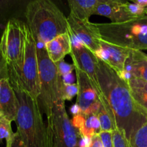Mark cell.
<instances>
[{"label": "cell", "instance_id": "6da1fadb", "mask_svg": "<svg viewBox=\"0 0 147 147\" xmlns=\"http://www.w3.org/2000/svg\"><path fill=\"white\" fill-rule=\"evenodd\" d=\"M97 75L106 109L116 129L123 131L129 141L147 122V113L134 101L127 82L99 58Z\"/></svg>", "mask_w": 147, "mask_h": 147}, {"label": "cell", "instance_id": "7a4b0ae2", "mask_svg": "<svg viewBox=\"0 0 147 147\" xmlns=\"http://www.w3.org/2000/svg\"><path fill=\"white\" fill-rule=\"evenodd\" d=\"M18 100L16 118L17 134L24 147H50L47 126L43 121L38 100L34 99L24 89L21 80L9 79Z\"/></svg>", "mask_w": 147, "mask_h": 147}, {"label": "cell", "instance_id": "3957f363", "mask_svg": "<svg viewBox=\"0 0 147 147\" xmlns=\"http://www.w3.org/2000/svg\"><path fill=\"white\" fill-rule=\"evenodd\" d=\"M24 19L36 42L46 45L68 32L67 17L52 0L31 1L26 8Z\"/></svg>", "mask_w": 147, "mask_h": 147}, {"label": "cell", "instance_id": "277c9868", "mask_svg": "<svg viewBox=\"0 0 147 147\" xmlns=\"http://www.w3.org/2000/svg\"><path fill=\"white\" fill-rule=\"evenodd\" d=\"M96 25L106 41L132 50H147L146 14L126 22L96 23Z\"/></svg>", "mask_w": 147, "mask_h": 147}, {"label": "cell", "instance_id": "5b68a950", "mask_svg": "<svg viewBox=\"0 0 147 147\" xmlns=\"http://www.w3.org/2000/svg\"><path fill=\"white\" fill-rule=\"evenodd\" d=\"M37 43L40 93L38 102L42 112L49 116L54 105L60 99L59 74L57 65L50 59L45 45Z\"/></svg>", "mask_w": 147, "mask_h": 147}, {"label": "cell", "instance_id": "8992f818", "mask_svg": "<svg viewBox=\"0 0 147 147\" xmlns=\"http://www.w3.org/2000/svg\"><path fill=\"white\" fill-rule=\"evenodd\" d=\"M26 23L18 19L7 22L0 39L1 53L8 64L9 78L22 80Z\"/></svg>", "mask_w": 147, "mask_h": 147}, {"label": "cell", "instance_id": "52a82bcc", "mask_svg": "<svg viewBox=\"0 0 147 147\" xmlns=\"http://www.w3.org/2000/svg\"><path fill=\"white\" fill-rule=\"evenodd\" d=\"M47 133L50 147H80L81 136L67 115L65 100L60 99L47 117Z\"/></svg>", "mask_w": 147, "mask_h": 147}, {"label": "cell", "instance_id": "ba28073f", "mask_svg": "<svg viewBox=\"0 0 147 147\" xmlns=\"http://www.w3.org/2000/svg\"><path fill=\"white\" fill-rule=\"evenodd\" d=\"M22 80L24 89L34 99L38 100L40 93V76L37 55V43L26 23L25 42Z\"/></svg>", "mask_w": 147, "mask_h": 147}, {"label": "cell", "instance_id": "9c48e42d", "mask_svg": "<svg viewBox=\"0 0 147 147\" xmlns=\"http://www.w3.org/2000/svg\"><path fill=\"white\" fill-rule=\"evenodd\" d=\"M67 20L72 44L81 43L96 54L100 50L102 40L96 23L90 22L89 20L78 18L71 13L69 14Z\"/></svg>", "mask_w": 147, "mask_h": 147}, {"label": "cell", "instance_id": "30bf717a", "mask_svg": "<svg viewBox=\"0 0 147 147\" xmlns=\"http://www.w3.org/2000/svg\"><path fill=\"white\" fill-rule=\"evenodd\" d=\"M70 55L75 67L87 75L100 98V102L106 109V101L100 90L98 78V57L93 52L90 51L81 43L72 44V49Z\"/></svg>", "mask_w": 147, "mask_h": 147}, {"label": "cell", "instance_id": "8fae6325", "mask_svg": "<svg viewBox=\"0 0 147 147\" xmlns=\"http://www.w3.org/2000/svg\"><path fill=\"white\" fill-rule=\"evenodd\" d=\"M78 92L76 103L83 115H96L102 106L100 98L87 75L75 67Z\"/></svg>", "mask_w": 147, "mask_h": 147}, {"label": "cell", "instance_id": "7c38bea8", "mask_svg": "<svg viewBox=\"0 0 147 147\" xmlns=\"http://www.w3.org/2000/svg\"><path fill=\"white\" fill-rule=\"evenodd\" d=\"M100 45V50L95 54L96 57L110 66L119 76H121L125 71L126 62L131 49L109 42L103 39Z\"/></svg>", "mask_w": 147, "mask_h": 147}, {"label": "cell", "instance_id": "4fadbf2b", "mask_svg": "<svg viewBox=\"0 0 147 147\" xmlns=\"http://www.w3.org/2000/svg\"><path fill=\"white\" fill-rule=\"evenodd\" d=\"M126 1V0H117L101 3L96 7L93 14L107 17L112 23H122L136 20L128 11Z\"/></svg>", "mask_w": 147, "mask_h": 147}, {"label": "cell", "instance_id": "5bb4252c", "mask_svg": "<svg viewBox=\"0 0 147 147\" xmlns=\"http://www.w3.org/2000/svg\"><path fill=\"white\" fill-rule=\"evenodd\" d=\"M121 77L125 80L134 77L147 81V54L131 49L126 62L125 71Z\"/></svg>", "mask_w": 147, "mask_h": 147}, {"label": "cell", "instance_id": "9a60e30c", "mask_svg": "<svg viewBox=\"0 0 147 147\" xmlns=\"http://www.w3.org/2000/svg\"><path fill=\"white\" fill-rule=\"evenodd\" d=\"M18 111V100L9 80L1 82L0 90V112L3 117L10 121H15Z\"/></svg>", "mask_w": 147, "mask_h": 147}, {"label": "cell", "instance_id": "2e32d148", "mask_svg": "<svg viewBox=\"0 0 147 147\" xmlns=\"http://www.w3.org/2000/svg\"><path fill=\"white\" fill-rule=\"evenodd\" d=\"M27 5L25 0H0V39L9 20L24 18Z\"/></svg>", "mask_w": 147, "mask_h": 147}, {"label": "cell", "instance_id": "e0dca14e", "mask_svg": "<svg viewBox=\"0 0 147 147\" xmlns=\"http://www.w3.org/2000/svg\"><path fill=\"white\" fill-rule=\"evenodd\" d=\"M71 121L81 136L92 138L101 132L100 121L96 115L86 116L79 113L73 116Z\"/></svg>", "mask_w": 147, "mask_h": 147}, {"label": "cell", "instance_id": "ac0fdd59", "mask_svg": "<svg viewBox=\"0 0 147 147\" xmlns=\"http://www.w3.org/2000/svg\"><path fill=\"white\" fill-rule=\"evenodd\" d=\"M50 59L53 63L63 60L67 54H70L72 49L70 37L68 32L57 36L45 45Z\"/></svg>", "mask_w": 147, "mask_h": 147}, {"label": "cell", "instance_id": "d6986e66", "mask_svg": "<svg viewBox=\"0 0 147 147\" xmlns=\"http://www.w3.org/2000/svg\"><path fill=\"white\" fill-rule=\"evenodd\" d=\"M70 12L82 20H89L98 5L103 2L117 0H67Z\"/></svg>", "mask_w": 147, "mask_h": 147}, {"label": "cell", "instance_id": "ffe728a7", "mask_svg": "<svg viewBox=\"0 0 147 147\" xmlns=\"http://www.w3.org/2000/svg\"><path fill=\"white\" fill-rule=\"evenodd\" d=\"M136 104L147 113V81L131 77L126 80Z\"/></svg>", "mask_w": 147, "mask_h": 147}, {"label": "cell", "instance_id": "44dd1931", "mask_svg": "<svg viewBox=\"0 0 147 147\" xmlns=\"http://www.w3.org/2000/svg\"><path fill=\"white\" fill-rule=\"evenodd\" d=\"M11 121L3 116L0 119V143L5 139L6 147H11L16 136V133L11 129Z\"/></svg>", "mask_w": 147, "mask_h": 147}, {"label": "cell", "instance_id": "7402d4cb", "mask_svg": "<svg viewBox=\"0 0 147 147\" xmlns=\"http://www.w3.org/2000/svg\"><path fill=\"white\" fill-rule=\"evenodd\" d=\"M129 147H147V122L130 139Z\"/></svg>", "mask_w": 147, "mask_h": 147}, {"label": "cell", "instance_id": "603a6c76", "mask_svg": "<svg viewBox=\"0 0 147 147\" xmlns=\"http://www.w3.org/2000/svg\"><path fill=\"white\" fill-rule=\"evenodd\" d=\"M100 123L101 131H113L116 129L111 118L104 106L102 105L100 111L97 114Z\"/></svg>", "mask_w": 147, "mask_h": 147}, {"label": "cell", "instance_id": "cb8c5ba5", "mask_svg": "<svg viewBox=\"0 0 147 147\" xmlns=\"http://www.w3.org/2000/svg\"><path fill=\"white\" fill-rule=\"evenodd\" d=\"M112 136L114 147H129V142L123 131L114 129L112 131Z\"/></svg>", "mask_w": 147, "mask_h": 147}, {"label": "cell", "instance_id": "d4e9b609", "mask_svg": "<svg viewBox=\"0 0 147 147\" xmlns=\"http://www.w3.org/2000/svg\"><path fill=\"white\" fill-rule=\"evenodd\" d=\"M126 4L128 11L133 18L137 19L145 15L146 7H143L140 4H135V3H130L129 1H126Z\"/></svg>", "mask_w": 147, "mask_h": 147}, {"label": "cell", "instance_id": "484cf974", "mask_svg": "<svg viewBox=\"0 0 147 147\" xmlns=\"http://www.w3.org/2000/svg\"><path fill=\"white\" fill-rule=\"evenodd\" d=\"M4 80H9L8 64L1 53L0 47V81Z\"/></svg>", "mask_w": 147, "mask_h": 147}, {"label": "cell", "instance_id": "4316f807", "mask_svg": "<svg viewBox=\"0 0 147 147\" xmlns=\"http://www.w3.org/2000/svg\"><path fill=\"white\" fill-rule=\"evenodd\" d=\"M55 64L56 65H57L59 74L61 76L72 73L73 70H75L74 65L67 64V63H66L63 60H61L60 61L57 62Z\"/></svg>", "mask_w": 147, "mask_h": 147}, {"label": "cell", "instance_id": "83f0119b", "mask_svg": "<svg viewBox=\"0 0 147 147\" xmlns=\"http://www.w3.org/2000/svg\"><path fill=\"white\" fill-rule=\"evenodd\" d=\"M99 134L103 142V147H114L112 131H101Z\"/></svg>", "mask_w": 147, "mask_h": 147}, {"label": "cell", "instance_id": "f1b7e54d", "mask_svg": "<svg viewBox=\"0 0 147 147\" xmlns=\"http://www.w3.org/2000/svg\"><path fill=\"white\" fill-rule=\"evenodd\" d=\"M89 147H103L100 134H95L90 139Z\"/></svg>", "mask_w": 147, "mask_h": 147}, {"label": "cell", "instance_id": "f546056e", "mask_svg": "<svg viewBox=\"0 0 147 147\" xmlns=\"http://www.w3.org/2000/svg\"><path fill=\"white\" fill-rule=\"evenodd\" d=\"M11 147H24L23 146L22 143L21 139H20V136H19V134H17V132H16L15 138H14V142H13Z\"/></svg>", "mask_w": 147, "mask_h": 147}, {"label": "cell", "instance_id": "4dcf8cb0", "mask_svg": "<svg viewBox=\"0 0 147 147\" xmlns=\"http://www.w3.org/2000/svg\"><path fill=\"white\" fill-rule=\"evenodd\" d=\"M63 80L65 84H73V76L72 73L70 74L65 75V76H62Z\"/></svg>", "mask_w": 147, "mask_h": 147}, {"label": "cell", "instance_id": "1f68e13d", "mask_svg": "<svg viewBox=\"0 0 147 147\" xmlns=\"http://www.w3.org/2000/svg\"><path fill=\"white\" fill-rule=\"evenodd\" d=\"M70 112H71L73 116H76V115L80 113V109L77 103H76V104L72 106L71 109H70Z\"/></svg>", "mask_w": 147, "mask_h": 147}, {"label": "cell", "instance_id": "d6a6232c", "mask_svg": "<svg viewBox=\"0 0 147 147\" xmlns=\"http://www.w3.org/2000/svg\"><path fill=\"white\" fill-rule=\"evenodd\" d=\"M132 2L140 4L144 7H147V0H132Z\"/></svg>", "mask_w": 147, "mask_h": 147}, {"label": "cell", "instance_id": "836d02e7", "mask_svg": "<svg viewBox=\"0 0 147 147\" xmlns=\"http://www.w3.org/2000/svg\"><path fill=\"white\" fill-rule=\"evenodd\" d=\"M25 1H27V2L28 3V4H30V3L31 2V1H34V0H25ZM52 1H54V2L56 4V1H58V0H52Z\"/></svg>", "mask_w": 147, "mask_h": 147}, {"label": "cell", "instance_id": "e575fe53", "mask_svg": "<svg viewBox=\"0 0 147 147\" xmlns=\"http://www.w3.org/2000/svg\"><path fill=\"white\" fill-rule=\"evenodd\" d=\"M145 14L147 15V7H146V10H145Z\"/></svg>", "mask_w": 147, "mask_h": 147}, {"label": "cell", "instance_id": "d590c367", "mask_svg": "<svg viewBox=\"0 0 147 147\" xmlns=\"http://www.w3.org/2000/svg\"><path fill=\"white\" fill-rule=\"evenodd\" d=\"M1 117H2V114H1V113L0 112V119H1Z\"/></svg>", "mask_w": 147, "mask_h": 147}, {"label": "cell", "instance_id": "8d00e7d4", "mask_svg": "<svg viewBox=\"0 0 147 147\" xmlns=\"http://www.w3.org/2000/svg\"><path fill=\"white\" fill-rule=\"evenodd\" d=\"M1 81H0V90H1Z\"/></svg>", "mask_w": 147, "mask_h": 147}, {"label": "cell", "instance_id": "74e56055", "mask_svg": "<svg viewBox=\"0 0 147 147\" xmlns=\"http://www.w3.org/2000/svg\"><path fill=\"white\" fill-rule=\"evenodd\" d=\"M129 1H132V0H129Z\"/></svg>", "mask_w": 147, "mask_h": 147}, {"label": "cell", "instance_id": "f35d334b", "mask_svg": "<svg viewBox=\"0 0 147 147\" xmlns=\"http://www.w3.org/2000/svg\"><path fill=\"white\" fill-rule=\"evenodd\" d=\"M146 18H147V15H146Z\"/></svg>", "mask_w": 147, "mask_h": 147}]
</instances>
